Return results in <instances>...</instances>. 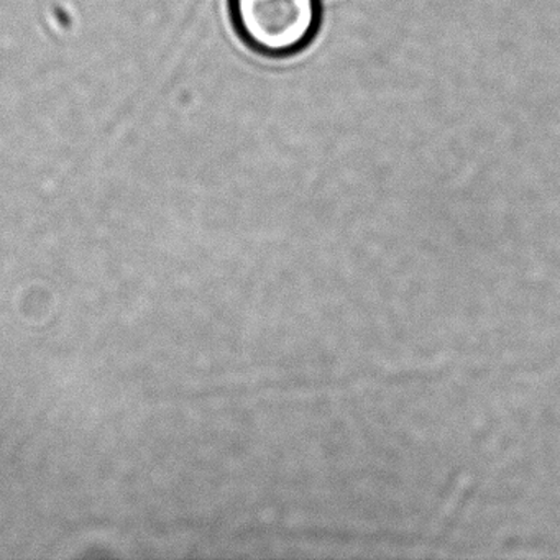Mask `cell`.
Listing matches in <instances>:
<instances>
[{
    "instance_id": "obj_1",
    "label": "cell",
    "mask_w": 560,
    "mask_h": 560,
    "mask_svg": "<svg viewBox=\"0 0 560 560\" xmlns=\"http://www.w3.org/2000/svg\"><path fill=\"white\" fill-rule=\"evenodd\" d=\"M229 9L242 42L270 58L303 51L323 18L320 0H229Z\"/></svg>"
}]
</instances>
